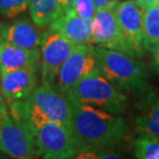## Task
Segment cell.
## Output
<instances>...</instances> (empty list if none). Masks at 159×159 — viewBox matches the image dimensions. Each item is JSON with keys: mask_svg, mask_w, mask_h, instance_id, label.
<instances>
[{"mask_svg": "<svg viewBox=\"0 0 159 159\" xmlns=\"http://www.w3.org/2000/svg\"><path fill=\"white\" fill-rule=\"evenodd\" d=\"M7 109V107H6V103L4 101V97H3L2 94H0V116H1V114L3 112H5Z\"/></svg>", "mask_w": 159, "mask_h": 159, "instance_id": "25", "label": "cell"}, {"mask_svg": "<svg viewBox=\"0 0 159 159\" xmlns=\"http://www.w3.org/2000/svg\"><path fill=\"white\" fill-rule=\"evenodd\" d=\"M72 9L79 16L87 19V20H92L95 11H96L93 0H75Z\"/></svg>", "mask_w": 159, "mask_h": 159, "instance_id": "20", "label": "cell"}, {"mask_svg": "<svg viewBox=\"0 0 159 159\" xmlns=\"http://www.w3.org/2000/svg\"><path fill=\"white\" fill-rule=\"evenodd\" d=\"M39 68L36 62L2 75L0 89L6 102L23 100L32 93L37 87Z\"/></svg>", "mask_w": 159, "mask_h": 159, "instance_id": "11", "label": "cell"}, {"mask_svg": "<svg viewBox=\"0 0 159 159\" xmlns=\"http://www.w3.org/2000/svg\"><path fill=\"white\" fill-rule=\"evenodd\" d=\"M70 103L69 132L77 154L114 148L127 139L129 127L122 116L88 104Z\"/></svg>", "mask_w": 159, "mask_h": 159, "instance_id": "1", "label": "cell"}, {"mask_svg": "<svg viewBox=\"0 0 159 159\" xmlns=\"http://www.w3.org/2000/svg\"><path fill=\"white\" fill-rule=\"evenodd\" d=\"M98 72L121 91L147 90V67L141 60L117 50L95 46Z\"/></svg>", "mask_w": 159, "mask_h": 159, "instance_id": "3", "label": "cell"}, {"mask_svg": "<svg viewBox=\"0 0 159 159\" xmlns=\"http://www.w3.org/2000/svg\"><path fill=\"white\" fill-rule=\"evenodd\" d=\"M118 3L117 0L106 7L96 9L91 20L92 44L117 50L134 57L129 44L121 32L117 18Z\"/></svg>", "mask_w": 159, "mask_h": 159, "instance_id": "6", "label": "cell"}, {"mask_svg": "<svg viewBox=\"0 0 159 159\" xmlns=\"http://www.w3.org/2000/svg\"><path fill=\"white\" fill-rule=\"evenodd\" d=\"M0 152L17 159L36 155L33 133L12 118L8 110L0 116Z\"/></svg>", "mask_w": 159, "mask_h": 159, "instance_id": "7", "label": "cell"}, {"mask_svg": "<svg viewBox=\"0 0 159 159\" xmlns=\"http://www.w3.org/2000/svg\"><path fill=\"white\" fill-rule=\"evenodd\" d=\"M28 19H20L8 24H0L2 40L24 49L39 48L43 43L46 32Z\"/></svg>", "mask_w": 159, "mask_h": 159, "instance_id": "12", "label": "cell"}, {"mask_svg": "<svg viewBox=\"0 0 159 159\" xmlns=\"http://www.w3.org/2000/svg\"><path fill=\"white\" fill-rule=\"evenodd\" d=\"M132 150L135 158L159 159V136L139 133L132 144Z\"/></svg>", "mask_w": 159, "mask_h": 159, "instance_id": "18", "label": "cell"}, {"mask_svg": "<svg viewBox=\"0 0 159 159\" xmlns=\"http://www.w3.org/2000/svg\"><path fill=\"white\" fill-rule=\"evenodd\" d=\"M96 74L99 72L95 46L75 44L68 57L60 66L54 87L65 95L66 92L81 79Z\"/></svg>", "mask_w": 159, "mask_h": 159, "instance_id": "5", "label": "cell"}, {"mask_svg": "<svg viewBox=\"0 0 159 159\" xmlns=\"http://www.w3.org/2000/svg\"><path fill=\"white\" fill-rule=\"evenodd\" d=\"M143 39L145 51L148 52L159 40V3L143 8Z\"/></svg>", "mask_w": 159, "mask_h": 159, "instance_id": "17", "label": "cell"}, {"mask_svg": "<svg viewBox=\"0 0 159 159\" xmlns=\"http://www.w3.org/2000/svg\"><path fill=\"white\" fill-rule=\"evenodd\" d=\"M39 48L24 49V48L9 43L5 40H2L0 43V74L1 75L15 69L39 62Z\"/></svg>", "mask_w": 159, "mask_h": 159, "instance_id": "14", "label": "cell"}, {"mask_svg": "<svg viewBox=\"0 0 159 159\" xmlns=\"http://www.w3.org/2000/svg\"><path fill=\"white\" fill-rule=\"evenodd\" d=\"M134 1L142 8H144L150 4H154V3H159V0H134Z\"/></svg>", "mask_w": 159, "mask_h": 159, "instance_id": "24", "label": "cell"}, {"mask_svg": "<svg viewBox=\"0 0 159 159\" xmlns=\"http://www.w3.org/2000/svg\"><path fill=\"white\" fill-rule=\"evenodd\" d=\"M7 104L11 116L33 134L37 127L46 122L60 124L70 131L71 103L54 86L41 84L25 99Z\"/></svg>", "mask_w": 159, "mask_h": 159, "instance_id": "2", "label": "cell"}, {"mask_svg": "<svg viewBox=\"0 0 159 159\" xmlns=\"http://www.w3.org/2000/svg\"><path fill=\"white\" fill-rule=\"evenodd\" d=\"M69 101L84 103L114 114L126 111L127 97L99 74L81 79L66 92Z\"/></svg>", "mask_w": 159, "mask_h": 159, "instance_id": "4", "label": "cell"}, {"mask_svg": "<svg viewBox=\"0 0 159 159\" xmlns=\"http://www.w3.org/2000/svg\"><path fill=\"white\" fill-rule=\"evenodd\" d=\"M75 46L58 31L54 29L47 31L40 51L41 84L54 86L60 66Z\"/></svg>", "mask_w": 159, "mask_h": 159, "instance_id": "9", "label": "cell"}, {"mask_svg": "<svg viewBox=\"0 0 159 159\" xmlns=\"http://www.w3.org/2000/svg\"><path fill=\"white\" fill-rule=\"evenodd\" d=\"M2 41V35H1V29H0V43Z\"/></svg>", "mask_w": 159, "mask_h": 159, "instance_id": "26", "label": "cell"}, {"mask_svg": "<svg viewBox=\"0 0 159 159\" xmlns=\"http://www.w3.org/2000/svg\"><path fill=\"white\" fill-rule=\"evenodd\" d=\"M150 52L152 54V61H151L152 67H153L154 70L159 72V40L154 44V47L152 48Z\"/></svg>", "mask_w": 159, "mask_h": 159, "instance_id": "21", "label": "cell"}, {"mask_svg": "<svg viewBox=\"0 0 159 159\" xmlns=\"http://www.w3.org/2000/svg\"><path fill=\"white\" fill-rule=\"evenodd\" d=\"M49 26L74 44H92L91 20L82 18L72 8L62 11Z\"/></svg>", "mask_w": 159, "mask_h": 159, "instance_id": "13", "label": "cell"}, {"mask_svg": "<svg viewBox=\"0 0 159 159\" xmlns=\"http://www.w3.org/2000/svg\"><path fill=\"white\" fill-rule=\"evenodd\" d=\"M115 1H117V0H93L94 5H95V7H96V9H100V8L106 7V6H107L109 4H111V3H113Z\"/></svg>", "mask_w": 159, "mask_h": 159, "instance_id": "22", "label": "cell"}, {"mask_svg": "<svg viewBox=\"0 0 159 159\" xmlns=\"http://www.w3.org/2000/svg\"><path fill=\"white\" fill-rule=\"evenodd\" d=\"M36 155L48 159H68L77 155L70 132L64 126L46 122L36 128L33 134Z\"/></svg>", "mask_w": 159, "mask_h": 159, "instance_id": "8", "label": "cell"}, {"mask_svg": "<svg viewBox=\"0 0 159 159\" xmlns=\"http://www.w3.org/2000/svg\"><path fill=\"white\" fill-rule=\"evenodd\" d=\"M61 14V0H31L29 15L39 27L49 26Z\"/></svg>", "mask_w": 159, "mask_h": 159, "instance_id": "16", "label": "cell"}, {"mask_svg": "<svg viewBox=\"0 0 159 159\" xmlns=\"http://www.w3.org/2000/svg\"><path fill=\"white\" fill-rule=\"evenodd\" d=\"M31 0H0V14L6 18H15L29 9Z\"/></svg>", "mask_w": 159, "mask_h": 159, "instance_id": "19", "label": "cell"}, {"mask_svg": "<svg viewBox=\"0 0 159 159\" xmlns=\"http://www.w3.org/2000/svg\"><path fill=\"white\" fill-rule=\"evenodd\" d=\"M75 0H61V12L72 8Z\"/></svg>", "mask_w": 159, "mask_h": 159, "instance_id": "23", "label": "cell"}, {"mask_svg": "<svg viewBox=\"0 0 159 159\" xmlns=\"http://www.w3.org/2000/svg\"><path fill=\"white\" fill-rule=\"evenodd\" d=\"M134 124L141 134L159 136V94L149 92L136 104Z\"/></svg>", "mask_w": 159, "mask_h": 159, "instance_id": "15", "label": "cell"}, {"mask_svg": "<svg viewBox=\"0 0 159 159\" xmlns=\"http://www.w3.org/2000/svg\"><path fill=\"white\" fill-rule=\"evenodd\" d=\"M117 18L122 35L129 44L133 56L142 57L146 52L143 39V8L134 0L119 2Z\"/></svg>", "mask_w": 159, "mask_h": 159, "instance_id": "10", "label": "cell"}]
</instances>
